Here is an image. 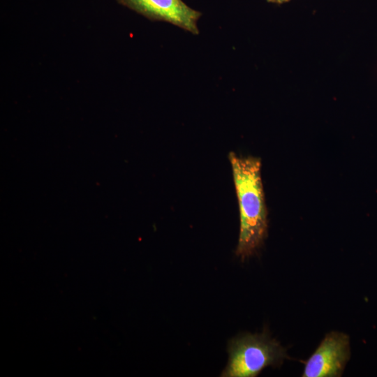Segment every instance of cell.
I'll list each match as a JSON object with an SVG mask.
<instances>
[{
  "label": "cell",
  "mask_w": 377,
  "mask_h": 377,
  "mask_svg": "<svg viewBox=\"0 0 377 377\" xmlns=\"http://www.w3.org/2000/svg\"><path fill=\"white\" fill-rule=\"evenodd\" d=\"M228 351L229 359L222 377H256L267 367H279L288 357L284 348L265 332L232 339Z\"/></svg>",
  "instance_id": "2"
},
{
  "label": "cell",
  "mask_w": 377,
  "mask_h": 377,
  "mask_svg": "<svg viewBox=\"0 0 377 377\" xmlns=\"http://www.w3.org/2000/svg\"><path fill=\"white\" fill-rule=\"evenodd\" d=\"M268 2L274 3H283L288 2L290 0H267Z\"/></svg>",
  "instance_id": "5"
},
{
  "label": "cell",
  "mask_w": 377,
  "mask_h": 377,
  "mask_svg": "<svg viewBox=\"0 0 377 377\" xmlns=\"http://www.w3.org/2000/svg\"><path fill=\"white\" fill-rule=\"evenodd\" d=\"M239 210V234L235 250L242 260L260 249L267 235L268 220L261 177V160L228 154Z\"/></svg>",
  "instance_id": "1"
},
{
  "label": "cell",
  "mask_w": 377,
  "mask_h": 377,
  "mask_svg": "<svg viewBox=\"0 0 377 377\" xmlns=\"http://www.w3.org/2000/svg\"><path fill=\"white\" fill-rule=\"evenodd\" d=\"M350 356L349 337L343 332L332 331L326 334L305 362L302 376H341Z\"/></svg>",
  "instance_id": "3"
},
{
  "label": "cell",
  "mask_w": 377,
  "mask_h": 377,
  "mask_svg": "<svg viewBox=\"0 0 377 377\" xmlns=\"http://www.w3.org/2000/svg\"><path fill=\"white\" fill-rule=\"evenodd\" d=\"M117 1L151 20L171 23L193 34H198V21L201 13L182 0H117Z\"/></svg>",
  "instance_id": "4"
}]
</instances>
